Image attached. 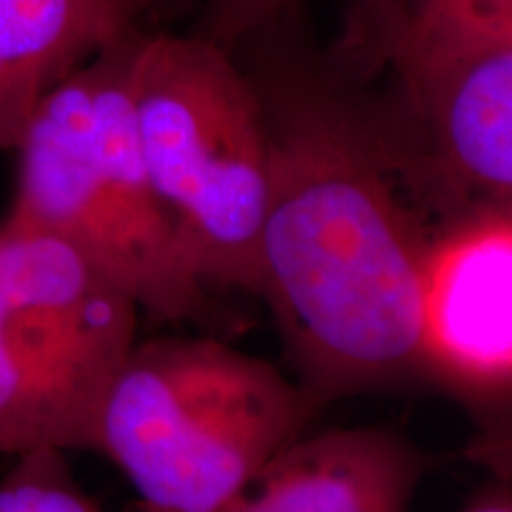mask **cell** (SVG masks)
I'll use <instances>...</instances> for the list:
<instances>
[{
	"label": "cell",
	"mask_w": 512,
	"mask_h": 512,
	"mask_svg": "<svg viewBox=\"0 0 512 512\" xmlns=\"http://www.w3.org/2000/svg\"><path fill=\"white\" fill-rule=\"evenodd\" d=\"M297 15L240 41L268 136L256 294L323 406L420 375L422 266L451 219L363 57L311 46Z\"/></svg>",
	"instance_id": "cell-1"
},
{
	"label": "cell",
	"mask_w": 512,
	"mask_h": 512,
	"mask_svg": "<svg viewBox=\"0 0 512 512\" xmlns=\"http://www.w3.org/2000/svg\"><path fill=\"white\" fill-rule=\"evenodd\" d=\"M143 29L114 38L31 110L12 152L19 226L72 245L131 294L143 313L202 311V280L185 259L140 150L131 55Z\"/></svg>",
	"instance_id": "cell-2"
},
{
	"label": "cell",
	"mask_w": 512,
	"mask_h": 512,
	"mask_svg": "<svg viewBox=\"0 0 512 512\" xmlns=\"http://www.w3.org/2000/svg\"><path fill=\"white\" fill-rule=\"evenodd\" d=\"M313 411L302 384L219 339H136L93 451L124 472L143 512H226Z\"/></svg>",
	"instance_id": "cell-3"
},
{
	"label": "cell",
	"mask_w": 512,
	"mask_h": 512,
	"mask_svg": "<svg viewBox=\"0 0 512 512\" xmlns=\"http://www.w3.org/2000/svg\"><path fill=\"white\" fill-rule=\"evenodd\" d=\"M140 150L204 287L259 292L268 136L252 79L202 36L140 34L131 55Z\"/></svg>",
	"instance_id": "cell-4"
},
{
	"label": "cell",
	"mask_w": 512,
	"mask_h": 512,
	"mask_svg": "<svg viewBox=\"0 0 512 512\" xmlns=\"http://www.w3.org/2000/svg\"><path fill=\"white\" fill-rule=\"evenodd\" d=\"M140 309L79 249L0 223V453L93 451Z\"/></svg>",
	"instance_id": "cell-5"
},
{
	"label": "cell",
	"mask_w": 512,
	"mask_h": 512,
	"mask_svg": "<svg viewBox=\"0 0 512 512\" xmlns=\"http://www.w3.org/2000/svg\"><path fill=\"white\" fill-rule=\"evenodd\" d=\"M344 38L392 76L389 98L441 209L512 207V46L425 57Z\"/></svg>",
	"instance_id": "cell-6"
},
{
	"label": "cell",
	"mask_w": 512,
	"mask_h": 512,
	"mask_svg": "<svg viewBox=\"0 0 512 512\" xmlns=\"http://www.w3.org/2000/svg\"><path fill=\"white\" fill-rule=\"evenodd\" d=\"M420 375L479 408L512 387V207L444 223L427 247L420 292Z\"/></svg>",
	"instance_id": "cell-7"
},
{
	"label": "cell",
	"mask_w": 512,
	"mask_h": 512,
	"mask_svg": "<svg viewBox=\"0 0 512 512\" xmlns=\"http://www.w3.org/2000/svg\"><path fill=\"white\" fill-rule=\"evenodd\" d=\"M427 458L384 427L294 439L226 512H411Z\"/></svg>",
	"instance_id": "cell-8"
},
{
	"label": "cell",
	"mask_w": 512,
	"mask_h": 512,
	"mask_svg": "<svg viewBox=\"0 0 512 512\" xmlns=\"http://www.w3.org/2000/svg\"><path fill=\"white\" fill-rule=\"evenodd\" d=\"M164 0H0V152L36 102Z\"/></svg>",
	"instance_id": "cell-9"
},
{
	"label": "cell",
	"mask_w": 512,
	"mask_h": 512,
	"mask_svg": "<svg viewBox=\"0 0 512 512\" xmlns=\"http://www.w3.org/2000/svg\"><path fill=\"white\" fill-rule=\"evenodd\" d=\"M349 34L425 57L512 46V0H358Z\"/></svg>",
	"instance_id": "cell-10"
},
{
	"label": "cell",
	"mask_w": 512,
	"mask_h": 512,
	"mask_svg": "<svg viewBox=\"0 0 512 512\" xmlns=\"http://www.w3.org/2000/svg\"><path fill=\"white\" fill-rule=\"evenodd\" d=\"M15 458L0 479V512H102L76 482L64 451L36 448Z\"/></svg>",
	"instance_id": "cell-11"
},
{
	"label": "cell",
	"mask_w": 512,
	"mask_h": 512,
	"mask_svg": "<svg viewBox=\"0 0 512 512\" xmlns=\"http://www.w3.org/2000/svg\"><path fill=\"white\" fill-rule=\"evenodd\" d=\"M302 3L304 0H207L197 36L233 50L242 38L297 10Z\"/></svg>",
	"instance_id": "cell-12"
},
{
	"label": "cell",
	"mask_w": 512,
	"mask_h": 512,
	"mask_svg": "<svg viewBox=\"0 0 512 512\" xmlns=\"http://www.w3.org/2000/svg\"><path fill=\"white\" fill-rule=\"evenodd\" d=\"M463 512H512V496L508 482H496L489 489H484L482 494L472 498L465 505Z\"/></svg>",
	"instance_id": "cell-13"
}]
</instances>
